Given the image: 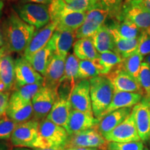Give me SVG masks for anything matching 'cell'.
I'll return each instance as SVG.
<instances>
[{"label": "cell", "instance_id": "obj_22", "mask_svg": "<svg viewBox=\"0 0 150 150\" xmlns=\"http://www.w3.org/2000/svg\"><path fill=\"white\" fill-rule=\"evenodd\" d=\"M133 108H123L114 110L103 117L97 128L103 136L123 122L132 112Z\"/></svg>", "mask_w": 150, "mask_h": 150}, {"label": "cell", "instance_id": "obj_23", "mask_svg": "<svg viewBox=\"0 0 150 150\" xmlns=\"http://www.w3.org/2000/svg\"><path fill=\"white\" fill-rule=\"evenodd\" d=\"M54 54L53 47L50 41L42 49L30 57L25 59L31 63L35 70L43 76Z\"/></svg>", "mask_w": 150, "mask_h": 150}, {"label": "cell", "instance_id": "obj_11", "mask_svg": "<svg viewBox=\"0 0 150 150\" xmlns=\"http://www.w3.org/2000/svg\"><path fill=\"white\" fill-rule=\"evenodd\" d=\"M106 76L111 82L115 91L139 93L144 96V92L138 80L125 70L122 63Z\"/></svg>", "mask_w": 150, "mask_h": 150}, {"label": "cell", "instance_id": "obj_5", "mask_svg": "<svg viewBox=\"0 0 150 150\" xmlns=\"http://www.w3.org/2000/svg\"><path fill=\"white\" fill-rule=\"evenodd\" d=\"M16 12L22 20L37 30L51 22L47 5L20 3L16 7Z\"/></svg>", "mask_w": 150, "mask_h": 150}, {"label": "cell", "instance_id": "obj_43", "mask_svg": "<svg viewBox=\"0 0 150 150\" xmlns=\"http://www.w3.org/2000/svg\"><path fill=\"white\" fill-rule=\"evenodd\" d=\"M53 0H20V3L22 4H44L49 6L52 3Z\"/></svg>", "mask_w": 150, "mask_h": 150}, {"label": "cell", "instance_id": "obj_35", "mask_svg": "<svg viewBox=\"0 0 150 150\" xmlns=\"http://www.w3.org/2000/svg\"><path fill=\"white\" fill-rule=\"evenodd\" d=\"M102 6L108 13V18L117 21L120 18L124 0H99Z\"/></svg>", "mask_w": 150, "mask_h": 150}, {"label": "cell", "instance_id": "obj_4", "mask_svg": "<svg viewBox=\"0 0 150 150\" xmlns=\"http://www.w3.org/2000/svg\"><path fill=\"white\" fill-rule=\"evenodd\" d=\"M72 86L67 81L62 82L58 89V97L47 119L63 127H65L72 108L70 104Z\"/></svg>", "mask_w": 150, "mask_h": 150}, {"label": "cell", "instance_id": "obj_46", "mask_svg": "<svg viewBox=\"0 0 150 150\" xmlns=\"http://www.w3.org/2000/svg\"><path fill=\"white\" fill-rule=\"evenodd\" d=\"M142 3L146 9L150 12V0H142Z\"/></svg>", "mask_w": 150, "mask_h": 150}, {"label": "cell", "instance_id": "obj_57", "mask_svg": "<svg viewBox=\"0 0 150 150\" xmlns=\"http://www.w3.org/2000/svg\"><path fill=\"white\" fill-rule=\"evenodd\" d=\"M149 146H150V141H149Z\"/></svg>", "mask_w": 150, "mask_h": 150}, {"label": "cell", "instance_id": "obj_8", "mask_svg": "<svg viewBox=\"0 0 150 150\" xmlns=\"http://www.w3.org/2000/svg\"><path fill=\"white\" fill-rule=\"evenodd\" d=\"M108 143L95 127L69 136L65 149L70 147H91L107 150Z\"/></svg>", "mask_w": 150, "mask_h": 150}, {"label": "cell", "instance_id": "obj_14", "mask_svg": "<svg viewBox=\"0 0 150 150\" xmlns=\"http://www.w3.org/2000/svg\"><path fill=\"white\" fill-rule=\"evenodd\" d=\"M16 83L15 88L29 84H44V77L35 70L31 63L23 56L15 61Z\"/></svg>", "mask_w": 150, "mask_h": 150}, {"label": "cell", "instance_id": "obj_15", "mask_svg": "<svg viewBox=\"0 0 150 150\" xmlns=\"http://www.w3.org/2000/svg\"><path fill=\"white\" fill-rule=\"evenodd\" d=\"M135 122L140 140H150V95H144L141 101L133 107Z\"/></svg>", "mask_w": 150, "mask_h": 150}, {"label": "cell", "instance_id": "obj_48", "mask_svg": "<svg viewBox=\"0 0 150 150\" xmlns=\"http://www.w3.org/2000/svg\"><path fill=\"white\" fill-rule=\"evenodd\" d=\"M4 45V40L2 31H1V27H0V48Z\"/></svg>", "mask_w": 150, "mask_h": 150}, {"label": "cell", "instance_id": "obj_7", "mask_svg": "<svg viewBox=\"0 0 150 150\" xmlns=\"http://www.w3.org/2000/svg\"><path fill=\"white\" fill-rule=\"evenodd\" d=\"M120 18L130 20L140 31L150 27V12L142 4V0H125L122 8Z\"/></svg>", "mask_w": 150, "mask_h": 150}, {"label": "cell", "instance_id": "obj_34", "mask_svg": "<svg viewBox=\"0 0 150 150\" xmlns=\"http://www.w3.org/2000/svg\"><path fill=\"white\" fill-rule=\"evenodd\" d=\"M49 12L51 22L56 23L62 16L71 11L65 0H53L49 5Z\"/></svg>", "mask_w": 150, "mask_h": 150}, {"label": "cell", "instance_id": "obj_37", "mask_svg": "<svg viewBox=\"0 0 150 150\" xmlns=\"http://www.w3.org/2000/svg\"><path fill=\"white\" fill-rule=\"evenodd\" d=\"M18 123L13 120L6 115L0 118V140H8Z\"/></svg>", "mask_w": 150, "mask_h": 150}, {"label": "cell", "instance_id": "obj_42", "mask_svg": "<svg viewBox=\"0 0 150 150\" xmlns=\"http://www.w3.org/2000/svg\"><path fill=\"white\" fill-rule=\"evenodd\" d=\"M9 98H10V94L8 92L0 91V118L6 113Z\"/></svg>", "mask_w": 150, "mask_h": 150}, {"label": "cell", "instance_id": "obj_13", "mask_svg": "<svg viewBox=\"0 0 150 150\" xmlns=\"http://www.w3.org/2000/svg\"><path fill=\"white\" fill-rule=\"evenodd\" d=\"M70 104L73 110L93 114L88 79H80L76 82L70 93Z\"/></svg>", "mask_w": 150, "mask_h": 150}, {"label": "cell", "instance_id": "obj_17", "mask_svg": "<svg viewBox=\"0 0 150 150\" xmlns=\"http://www.w3.org/2000/svg\"><path fill=\"white\" fill-rule=\"evenodd\" d=\"M99 122L93 114L72 109L65 129H66L69 136H71L97 127Z\"/></svg>", "mask_w": 150, "mask_h": 150}, {"label": "cell", "instance_id": "obj_16", "mask_svg": "<svg viewBox=\"0 0 150 150\" xmlns=\"http://www.w3.org/2000/svg\"><path fill=\"white\" fill-rule=\"evenodd\" d=\"M33 110L31 101L24 100L13 91L9 98L6 115L20 124L29 121L33 117Z\"/></svg>", "mask_w": 150, "mask_h": 150}, {"label": "cell", "instance_id": "obj_47", "mask_svg": "<svg viewBox=\"0 0 150 150\" xmlns=\"http://www.w3.org/2000/svg\"><path fill=\"white\" fill-rule=\"evenodd\" d=\"M33 150H65L64 148H45V149H43V148H34L32 149Z\"/></svg>", "mask_w": 150, "mask_h": 150}, {"label": "cell", "instance_id": "obj_54", "mask_svg": "<svg viewBox=\"0 0 150 150\" xmlns=\"http://www.w3.org/2000/svg\"><path fill=\"white\" fill-rule=\"evenodd\" d=\"M144 150H149V149H148L147 147H145V148H144Z\"/></svg>", "mask_w": 150, "mask_h": 150}, {"label": "cell", "instance_id": "obj_56", "mask_svg": "<svg viewBox=\"0 0 150 150\" xmlns=\"http://www.w3.org/2000/svg\"><path fill=\"white\" fill-rule=\"evenodd\" d=\"M107 150H111V149H108V148H107Z\"/></svg>", "mask_w": 150, "mask_h": 150}, {"label": "cell", "instance_id": "obj_38", "mask_svg": "<svg viewBox=\"0 0 150 150\" xmlns=\"http://www.w3.org/2000/svg\"><path fill=\"white\" fill-rule=\"evenodd\" d=\"M140 85L144 92V95H150V65L142 62L138 78Z\"/></svg>", "mask_w": 150, "mask_h": 150}, {"label": "cell", "instance_id": "obj_55", "mask_svg": "<svg viewBox=\"0 0 150 150\" xmlns=\"http://www.w3.org/2000/svg\"><path fill=\"white\" fill-rule=\"evenodd\" d=\"M69 1V0H65V2H67V1Z\"/></svg>", "mask_w": 150, "mask_h": 150}, {"label": "cell", "instance_id": "obj_19", "mask_svg": "<svg viewBox=\"0 0 150 150\" xmlns=\"http://www.w3.org/2000/svg\"><path fill=\"white\" fill-rule=\"evenodd\" d=\"M56 23L51 22L45 27L35 31L29 45L23 52L24 57L26 59L29 58L44 47L52 38V35L56 29Z\"/></svg>", "mask_w": 150, "mask_h": 150}, {"label": "cell", "instance_id": "obj_26", "mask_svg": "<svg viewBox=\"0 0 150 150\" xmlns=\"http://www.w3.org/2000/svg\"><path fill=\"white\" fill-rule=\"evenodd\" d=\"M73 52L79 60L95 61L99 56L91 38L77 39L73 45Z\"/></svg>", "mask_w": 150, "mask_h": 150}, {"label": "cell", "instance_id": "obj_32", "mask_svg": "<svg viewBox=\"0 0 150 150\" xmlns=\"http://www.w3.org/2000/svg\"><path fill=\"white\" fill-rule=\"evenodd\" d=\"M142 60H143L142 55L137 51L129 57L124 59L122 62V65L127 72L134 76L135 79H138Z\"/></svg>", "mask_w": 150, "mask_h": 150}, {"label": "cell", "instance_id": "obj_18", "mask_svg": "<svg viewBox=\"0 0 150 150\" xmlns=\"http://www.w3.org/2000/svg\"><path fill=\"white\" fill-rule=\"evenodd\" d=\"M65 59L66 58L54 54L47 68L45 74L43 76V86L58 92V89L64 76Z\"/></svg>", "mask_w": 150, "mask_h": 150}, {"label": "cell", "instance_id": "obj_51", "mask_svg": "<svg viewBox=\"0 0 150 150\" xmlns=\"http://www.w3.org/2000/svg\"><path fill=\"white\" fill-rule=\"evenodd\" d=\"M12 150H33V149H29V148H25V147H15Z\"/></svg>", "mask_w": 150, "mask_h": 150}, {"label": "cell", "instance_id": "obj_27", "mask_svg": "<svg viewBox=\"0 0 150 150\" xmlns=\"http://www.w3.org/2000/svg\"><path fill=\"white\" fill-rule=\"evenodd\" d=\"M110 29L121 38L128 40L138 38L140 34V29L134 23L125 18H120L117 21H112L110 25H107Z\"/></svg>", "mask_w": 150, "mask_h": 150}, {"label": "cell", "instance_id": "obj_24", "mask_svg": "<svg viewBox=\"0 0 150 150\" xmlns=\"http://www.w3.org/2000/svg\"><path fill=\"white\" fill-rule=\"evenodd\" d=\"M0 79L4 84L6 92L13 88L16 83L15 61L9 53L6 54L0 61Z\"/></svg>", "mask_w": 150, "mask_h": 150}, {"label": "cell", "instance_id": "obj_58", "mask_svg": "<svg viewBox=\"0 0 150 150\" xmlns=\"http://www.w3.org/2000/svg\"><path fill=\"white\" fill-rule=\"evenodd\" d=\"M99 150H102V149H99Z\"/></svg>", "mask_w": 150, "mask_h": 150}, {"label": "cell", "instance_id": "obj_36", "mask_svg": "<svg viewBox=\"0 0 150 150\" xmlns=\"http://www.w3.org/2000/svg\"><path fill=\"white\" fill-rule=\"evenodd\" d=\"M66 3L71 12L86 13L101 5L99 0H69Z\"/></svg>", "mask_w": 150, "mask_h": 150}, {"label": "cell", "instance_id": "obj_3", "mask_svg": "<svg viewBox=\"0 0 150 150\" xmlns=\"http://www.w3.org/2000/svg\"><path fill=\"white\" fill-rule=\"evenodd\" d=\"M69 134L64 127L45 119L40 121L35 148H66Z\"/></svg>", "mask_w": 150, "mask_h": 150}, {"label": "cell", "instance_id": "obj_30", "mask_svg": "<svg viewBox=\"0 0 150 150\" xmlns=\"http://www.w3.org/2000/svg\"><path fill=\"white\" fill-rule=\"evenodd\" d=\"M86 13L70 12L65 14L56 22V29L76 31L83 24Z\"/></svg>", "mask_w": 150, "mask_h": 150}, {"label": "cell", "instance_id": "obj_50", "mask_svg": "<svg viewBox=\"0 0 150 150\" xmlns=\"http://www.w3.org/2000/svg\"><path fill=\"white\" fill-rule=\"evenodd\" d=\"M4 2L2 1V0H0V18L1 16V13H2V11L4 8Z\"/></svg>", "mask_w": 150, "mask_h": 150}, {"label": "cell", "instance_id": "obj_39", "mask_svg": "<svg viewBox=\"0 0 150 150\" xmlns=\"http://www.w3.org/2000/svg\"><path fill=\"white\" fill-rule=\"evenodd\" d=\"M42 86V85L40 84H29L21 87L15 88L13 91L24 100L31 101Z\"/></svg>", "mask_w": 150, "mask_h": 150}, {"label": "cell", "instance_id": "obj_25", "mask_svg": "<svg viewBox=\"0 0 150 150\" xmlns=\"http://www.w3.org/2000/svg\"><path fill=\"white\" fill-rule=\"evenodd\" d=\"M110 31L113 38V52L117 54L123 60L129 57L138 51V38L132 40H128L119 36L111 29H110Z\"/></svg>", "mask_w": 150, "mask_h": 150}, {"label": "cell", "instance_id": "obj_29", "mask_svg": "<svg viewBox=\"0 0 150 150\" xmlns=\"http://www.w3.org/2000/svg\"><path fill=\"white\" fill-rule=\"evenodd\" d=\"M123 59L113 51H108L99 54L98 58L95 60L98 67L100 75H107L116 66L120 64Z\"/></svg>", "mask_w": 150, "mask_h": 150}, {"label": "cell", "instance_id": "obj_31", "mask_svg": "<svg viewBox=\"0 0 150 150\" xmlns=\"http://www.w3.org/2000/svg\"><path fill=\"white\" fill-rule=\"evenodd\" d=\"M80 60L74 54H69L65 59V73L62 82L67 81L73 88L78 81V73Z\"/></svg>", "mask_w": 150, "mask_h": 150}, {"label": "cell", "instance_id": "obj_12", "mask_svg": "<svg viewBox=\"0 0 150 150\" xmlns=\"http://www.w3.org/2000/svg\"><path fill=\"white\" fill-rule=\"evenodd\" d=\"M104 138L108 142H129L141 140L133 112L123 122L105 134Z\"/></svg>", "mask_w": 150, "mask_h": 150}, {"label": "cell", "instance_id": "obj_45", "mask_svg": "<svg viewBox=\"0 0 150 150\" xmlns=\"http://www.w3.org/2000/svg\"><path fill=\"white\" fill-rule=\"evenodd\" d=\"M7 53H9V52L8 51V50H7V47H6V45H4L3 47H1L0 48V61H1V59H2L3 56Z\"/></svg>", "mask_w": 150, "mask_h": 150}, {"label": "cell", "instance_id": "obj_33", "mask_svg": "<svg viewBox=\"0 0 150 150\" xmlns=\"http://www.w3.org/2000/svg\"><path fill=\"white\" fill-rule=\"evenodd\" d=\"M100 75L99 68L95 61L80 60L78 80L91 79Z\"/></svg>", "mask_w": 150, "mask_h": 150}, {"label": "cell", "instance_id": "obj_21", "mask_svg": "<svg viewBox=\"0 0 150 150\" xmlns=\"http://www.w3.org/2000/svg\"><path fill=\"white\" fill-rule=\"evenodd\" d=\"M142 97L143 95L139 93L115 91L111 102L103 114L102 118L107 114L117 109L123 108H133L141 101Z\"/></svg>", "mask_w": 150, "mask_h": 150}, {"label": "cell", "instance_id": "obj_28", "mask_svg": "<svg viewBox=\"0 0 150 150\" xmlns=\"http://www.w3.org/2000/svg\"><path fill=\"white\" fill-rule=\"evenodd\" d=\"M93 44L99 54L113 51V38L107 25L104 24L91 37Z\"/></svg>", "mask_w": 150, "mask_h": 150}, {"label": "cell", "instance_id": "obj_9", "mask_svg": "<svg viewBox=\"0 0 150 150\" xmlns=\"http://www.w3.org/2000/svg\"><path fill=\"white\" fill-rule=\"evenodd\" d=\"M57 97V91L42 86L31 100L33 119L39 122L45 119L51 111Z\"/></svg>", "mask_w": 150, "mask_h": 150}, {"label": "cell", "instance_id": "obj_6", "mask_svg": "<svg viewBox=\"0 0 150 150\" xmlns=\"http://www.w3.org/2000/svg\"><path fill=\"white\" fill-rule=\"evenodd\" d=\"M40 122L33 119L18 124L11 140L15 147H25L34 149L39 136Z\"/></svg>", "mask_w": 150, "mask_h": 150}, {"label": "cell", "instance_id": "obj_2", "mask_svg": "<svg viewBox=\"0 0 150 150\" xmlns=\"http://www.w3.org/2000/svg\"><path fill=\"white\" fill-rule=\"evenodd\" d=\"M89 81L93 115L99 121L111 102L115 90L105 75H99Z\"/></svg>", "mask_w": 150, "mask_h": 150}, {"label": "cell", "instance_id": "obj_40", "mask_svg": "<svg viewBox=\"0 0 150 150\" xmlns=\"http://www.w3.org/2000/svg\"><path fill=\"white\" fill-rule=\"evenodd\" d=\"M108 149L111 150H144L142 140L129 142H108Z\"/></svg>", "mask_w": 150, "mask_h": 150}, {"label": "cell", "instance_id": "obj_49", "mask_svg": "<svg viewBox=\"0 0 150 150\" xmlns=\"http://www.w3.org/2000/svg\"><path fill=\"white\" fill-rule=\"evenodd\" d=\"M0 91H1V92H6L5 86H4V84L2 83V81H1V79H0Z\"/></svg>", "mask_w": 150, "mask_h": 150}, {"label": "cell", "instance_id": "obj_44", "mask_svg": "<svg viewBox=\"0 0 150 150\" xmlns=\"http://www.w3.org/2000/svg\"><path fill=\"white\" fill-rule=\"evenodd\" d=\"M65 150H99V149L91 147H70L67 148Z\"/></svg>", "mask_w": 150, "mask_h": 150}, {"label": "cell", "instance_id": "obj_52", "mask_svg": "<svg viewBox=\"0 0 150 150\" xmlns=\"http://www.w3.org/2000/svg\"><path fill=\"white\" fill-rule=\"evenodd\" d=\"M145 62H146V63H147L148 65H150V54H149V55H147V57L145 58Z\"/></svg>", "mask_w": 150, "mask_h": 150}, {"label": "cell", "instance_id": "obj_1", "mask_svg": "<svg viewBox=\"0 0 150 150\" xmlns=\"http://www.w3.org/2000/svg\"><path fill=\"white\" fill-rule=\"evenodd\" d=\"M4 45L9 53L24 52L35 31V28L22 20L16 11H11L3 22Z\"/></svg>", "mask_w": 150, "mask_h": 150}, {"label": "cell", "instance_id": "obj_20", "mask_svg": "<svg viewBox=\"0 0 150 150\" xmlns=\"http://www.w3.org/2000/svg\"><path fill=\"white\" fill-rule=\"evenodd\" d=\"M76 31L56 29L50 39L54 54L66 58L70 49L74 45Z\"/></svg>", "mask_w": 150, "mask_h": 150}, {"label": "cell", "instance_id": "obj_10", "mask_svg": "<svg viewBox=\"0 0 150 150\" xmlns=\"http://www.w3.org/2000/svg\"><path fill=\"white\" fill-rule=\"evenodd\" d=\"M108 18V11L103 8L102 5L91 9L86 12L85 20L81 27L76 31V39L91 38L104 25Z\"/></svg>", "mask_w": 150, "mask_h": 150}, {"label": "cell", "instance_id": "obj_53", "mask_svg": "<svg viewBox=\"0 0 150 150\" xmlns=\"http://www.w3.org/2000/svg\"><path fill=\"white\" fill-rule=\"evenodd\" d=\"M0 150H6L4 148H3L2 147H1V146H0Z\"/></svg>", "mask_w": 150, "mask_h": 150}, {"label": "cell", "instance_id": "obj_41", "mask_svg": "<svg viewBox=\"0 0 150 150\" xmlns=\"http://www.w3.org/2000/svg\"><path fill=\"white\" fill-rule=\"evenodd\" d=\"M138 52L142 56L149 55L150 54V35L145 31H140L138 37Z\"/></svg>", "mask_w": 150, "mask_h": 150}]
</instances>
